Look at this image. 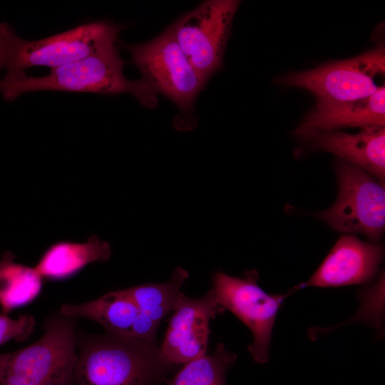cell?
Wrapping results in <instances>:
<instances>
[{
	"mask_svg": "<svg viewBox=\"0 0 385 385\" xmlns=\"http://www.w3.org/2000/svg\"><path fill=\"white\" fill-rule=\"evenodd\" d=\"M125 62L118 46L94 53L78 61L51 68L44 76L25 72L5 73L0 80V93L12 101L19 96L38 91L90 92L102 94L130 93L149 108L158 106V94L141 78L129 80L123 75Z\"/></svg>",
	"mask_w": 385,
	"mask_h": 385,
	"instance_id": "6da1fadb",
	"label": "cell"
},
{
	"mask_svg": "<svg viewBox=\"0 0 385 385\" xmlns=\"http://www.w3.org/2000/svg\"><path fill=\"white\" fill-rule=\"evenodd\" d=\"M122 26L98 21L37 41L19 36L7 23L0 24V73L25 72L33 66H61L115 46Z\"/></svg>",
	"mask_w": 385,
	"mask_h": 385,
	"instance_id": "7a4b0ae2",
	"label": "cell"
},
{
	"mask_svg": "<svg viewBox=\"0 0 385 385\" xmlns=\"http://www.w3.org/2000/svg\"><path fill=\"white\" fill-rule=\"evenodd\" d=\"M166 365L156 343L108 333L81 348L76 385H148Z\"/></svg>",
	"mask_w": 385,
	"mask_h": 385,
	"instance_id": "3957f363",
	"label": "cell"
},
{
	"mask_svg": "<svg viewBox=\"0 0 385 385\" xmlns=\"http://www.w3.org/2000/svg\"><path fill=\"white\" fill-rule=\"evenodd\" d=\"M64 317L49 320L34 344L0 354V385H51L73 374L78 357L74 323Z\"/></svg>",
	"mask_w": 385,
	"mask_h": 385,
	"instance_id": "277c9868",
	"label": "cell"
},
{
	"mask_svg": "<svg viewBox=\"0 0 385 385\" xmlns=\"http://www.w3.org/2000/svg\"><path fill=\"white\" fill-rule=\"evenodd\" d=\"M339 192L334 205L316 215L341 232L360 233L372 243L385 228V188L365 170L342 160L335 164Z\"/></svg>",
	"mask_w": 385,
	"mask_h": 385,
	"instance_id": "5b68a950",
	"label": "cell"
},
{
	"mask_svg": "<svg viewBox=\"0 0 385 385\" xmlns=\"http://www.w3.org/2000/svg\"><path fill=\"white\" fill-rule=\"evenodd\" d=\"M130 61L157 94L171 100L183 113L192 112L205 83L192 67L170 29L143 43L127 46Z\"/></svg>",
	"mask_w": 385,
	"mask_h": 385,
	"instance_id": "8992f818",
	"label": "cell"
},
{
	"mask_svg": "<svg viewBox=\"0 0 385 385\" xmlns=\"http://www.w3.org/2000/svg\"><path fill=\"white\" fill-rule=\"evenodd\" d=\"M384 47L380 44L356 57L327 63L308 71L278 78V83L310 91L317 104L354 101L373 95L378 89L374 78L384 73Z\"/></svg>",
	"mask_w": 385,
	"mask_h": 385,
	"instance_id": "52a82bcc",
	"label": "cell"
},
{
	"mask_svg": "<svg viewBox=\"0 0 385 385\" xmlns=\"http://www.w3.org/2000/svg\"><path fill=\"white\" fill-rule=\"evenodd\" d=\"M240 4L236 0L204 1L169 26L205 84L222 66L233 18Z\"/></svg>",
	"mask_w": 385,
	"mask_h": 385,
	"instance_id": "ba28073f",
	"label": "cell"
},
{
	"mask_svg": "<svg viewBox=\"0 0 385 385\" xmlns=\"http://www.w3.org/2000/svg\"><path fill=\"white\" fill-rule=\"evenodd\" d=\"M259 275L248 270L242 277L221 271L212 277V289L218 303L239 318L252 332L253 341L248 349L258 364L269 360L272 332L277 312L284 299L297 292L292 288L286 294H270L258 284Z\"/></svg>",
	"mask_w": 385,
	"mask_h": 385,
	"instance_id": "9c48e42d",
	"label": "cell"
},
{
	"mask_svg": "<svg viewBox=\"0 0 385 385\" xmlns=\"http://www.w3.org/2000/svg\"><path fill=\"white\" fill-rule=\"evenodd\" d=\"M225 311L212 289L199 298L185 295L173 311L160 347L163 358L179 364L205 355L210 319Z\"/></svg>",
	"mask_w": 385,
	"mask_h": 385,
	"instance_id": "30bf717a",
	"label": "cell"
},
{
	"mask_svg": "<svg viewBox=\"0 0 385 385\" xmlns=\"http://www.w3.org/2000/svg\"><path fill=\"white\" fill-rule=\"evenodd\" d=\"M384 257L380 245L362 241L353 235L342 236L308 281L294 287H332L364 284L376 275Z\"/></svg>",
	"mask_w": 385,
	"mask_h": 385,
	"instance_id": "8fae6325",
	"label": "cell"
},
{
	"mask_svg": "<svg viewBox=\"0 0 385 385\" xmlns=\"http://www.w3.org/2000/svg\"><path fill=\"white\" fill-rule=\"evenodd\" d=\"M384 125L385 88L382 86L373 95L363 99L317 104L294 133L302 138H307L317 132L335 131L346 127L384 128Z\"/></svg>",
	"mask_w": 385,
	"mask_h": 385,
	"instance_id": "7c38bea8",
	"label": "cell"
},
{
	"mask_svg": "<svg viewBox=\"0 0 385 385\" xmlns=\"http://www.w3.org/2000/svg\"><path fill=\"white\" fill-rule=\"evenodd\" d=\"M311 139L318 149L335 154L341 160L371 174L378 180L385 179V129H362L356 134L339 131L317 132Z\"/></svg>",
	"mask_w": 385,
	"mask_h": 385,
	"instance_id": "4fadbf2b",
	"label": "cell"
},
{
	"mask_svg": "<svg viewBox=\"0 0 385 385\" xmlns=\"http://www.w3.org/2000/svg\"><path fill=\"white\" fill-rule=\"evenodd\" d=\"M111 255L109 243L93 235L85 242L63 241L52 245L34 268L42 278L62 279L90 263L107 261Z\"/></svg>",
	"mask_w": 385,
	"mask_h": 385,
	"instance_id": "5bb4252c",
	"label": "cell"
},
{
	"mask_svg": "<svg viewBox=\"0 0 385 385\" xmlns=\"http://www.w3.org/2000/svg\"><path fill=\"white\" fill-rule=\"evenodd\" d=\"M61 312L68 317L96 321L108 333L133 338V324L139 309L126 289H120L84 304H64Z\"/></svg>",
	"mask_w": 385,
	"mask_h": 385,
	"instance_id": "9a60e30c",
	"label": "cell"
},
{
	"mask_svg": "<svg viewBox=\"0 0 385 385\" xmlns=\"http://www.w3.org/2000/svg\"><path fill=\"white\" fill-rule=\"evenodd\" d=\"M9 252L0 262V306L4 314L35 299L42 287L43 278L32 268L14 262Z\"/></svg>",
	"mask_w": 385,
	"mask_h": 385,
	"instance_id": "2e32d148",
	"label": "cell"
},
{
	"mask_svg": "<svg viewBox=\"0 0 385 385\" xmlns=\"http://www.w3.org/2000/svg\"><path fill=\"white\" fill-rule=\"evenodd\" d=\"M188 277L185 270L178 267L166 282L147 283L125 289L140 312L159 324L164 317L175 309L185 296L181 287Z\"/></svg>",
	"mask_w": 385,
	"mask_h": 385,
	"instance_id": "e0dca14e",
	"label": "cell"
},
{
	"mask_svg": "<svg viewBox=\"0 0 385 385\" xmlns=\"http://www.w3.org/2000/svg\"><path fill=\"white\" fill-rule=\"evenodd\" d=\"M236 358L219 343L210 355L185 363L168 385H226V372Z\"/></svg>",
	"mask_w": 385,
	"mask_h": 385,
	"instance_id": "ac0fdd59",
	"label": "cell"
},
{
	"mask_svg": "<svg viewBox=\"0 0 385 385\" xmlns=\"http://www.w3.org/2000/svg\"><path fill=\"white\" fill-rule=\"evenodd\" d=\"M35 324L34 318L29 314H23L17 319L0 314V345L11 340L23 342L28 339Z\"/></svg>",
	"mask_w": 385,
	"mask_h": 385,
	"instance_id": "d6986e66",
	"label": "cell"
},
{
	"mask_svg": "<svg viewBox=\"0 0 385 385\" xmlns=\"http://www.w3.org/2000/svg\"><path fill=\"white\" fill-rule=\"evenodd\" d=\"M51 385H76L73 374L64 376L54 381Z\"/></svg>",
	"mask_w": 385,
	"mask_h": 385,
	"instance_id": "ffe728a7",
	"label": "cell"
},
{
	"mask_svg": "<svg viewBox=\"0 0 385 385\" xmlns=\"http://www.w3.org/2000/svg\"><path fill=\"white\" fill-rule=\"evenodd\" d=\"M1 258H2V255L0 256V262L1 261Z\"/></svg>",
	"mask_w": 385,
	"mask_h": 385,
	"instance_id": "44dd1931",
	"label": "cell"
}]
</instances>
